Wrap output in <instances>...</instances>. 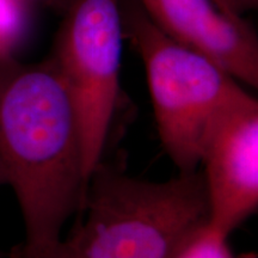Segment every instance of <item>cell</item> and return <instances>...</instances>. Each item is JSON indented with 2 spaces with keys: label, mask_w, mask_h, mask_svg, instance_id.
<instances>
[{
  "label": "cell",
  "mask_w": 258,
  "mask_h": 258,
  "mask_svg": "<svg viewBox=\"0 0 258 258\" xmlns=\"http://www.w3.org/2000/svg\"><path fill=\"white\" fill-rule=\"evenodd\" d=\"M0 166L24 222L25 239L15 250L55 246L88 179L76 109L49 57L24 63L0 56Z\"/></svg>",
  "instance_id": "obj_1"
},
{
  "label": "cell",
  "mask_w": 258,
  "mask_h": 258,
  "mask_svg": "<svg viewBox=\"0 0 258 258\" xmlns=\"http://www.w3.org/2000/svg\"><path fill=\"white\" fill-rule=\"evenodd\" d=\"M77 213L69 235L49 249L59 258H171L209 221L200 169L150 182L102 161Z\"/></svg>",
  "instance_id": "obj_2"
},
{
  "label": "cell",
  "mask_w": 258,
  "mask_h": 258,
  "mask_svg": "<svg viewBox=\"0 0 258 258\" xmlns=\"http://www.w3.org/2000/svg\"><path fill=\"white\" fill-rule=\"evenodd\" d=\"M123 37L143 59L161 146L178 173L200 169L215 118L249 95L219 64L166 36L138 0H121Z\"/></svg>",
  "instance_id": "obj_3"
},
{
  "label": "cell",
  "mask_w": 258,
  "mask_h": 258,
  "mask_svg": "<svg viewBox=\"0 0 258 258\" xmlns=\"http://www.w3.org/2000/svg\"><path fill=\"white\" fill-rule=\"evenodd\" d=\"M123 38L121 0H73L48 56L76 109L88 180L102 161L117 106Z\"/></svg>",
  "instance_id": "obj_4"
},
{
  "label": "cell",
  "mask_w": 258,
  "mask_h": 258,
  "mask_svg": "<svg viewBox=\"0 0 258 258\" xmlns=\"http://www.w3.org/2000/svg\"><path fill=\"white\" fill-rule=\"evenodd\" d=\"M209 222L231 234L258 207V102L247 95L215 118L200 160Z\"/></svg>",
  "instance_id": "obj_5"
},
{
  "label": "cell",
  "mask_w": 258,
  "mask_h": 258,
  "mask_svg": "<svg viewBox=\"0 0 258 258\" xmlns=\"http://www.w3.org/2000/svg\"><path fill=\"white\" fill-rule=\"evenodd\" d=\"M166 36L202 54L238 82L258 86V40L243 17L213 0H138Z\"/></svg>",
  "instance_id": "obj_6"
},
{
  "label": "cell",
  "mask_w": 258,
  "mask_h": 258,
  "mask_svg": "<svg viewBox=\"0 0 258 258\" xmlns=\"http://www.w3.org/2000/svg\"><path fill=\"white\" fill-rule=\"evenodd\" d=\"M228 235L208 221L194 232L171 258H235Z\"/></svg>",
  "instance_id": "obj_7"
},
{
  "label": "cell",
  "mask_w": 258,
  "mask_h": 258,
  "mask_svg": "<svg viewBox=\"0 0 258 258\" xmlns=\"http://www.w3.org/2000/svg\"><path fill=\"white\" fill-rule=\"evenodd\" d=\"M24 0H0V56L14 55L27 29Z\"/></svg>",
  "instance_id": "obj_8"
},
{
  "label": "cell",
  "mask_w": 258,
  "mask_h": 258,
  "mask_svg": "<svg viewBox=\"0 0 258 258\" xmlns=\"http://www.w3.org/2000/svg\"><path fill=\"white\" fill-rule=\"evenodd\" d=\"M213 2L222 12L234 17H243L245 12L256 9L258 5V0H213Z\"/></svg>",
  "instance_id": "obj_9"
},
{
  "label": "cell",
  "mask_w": 258,
  "mask_h": 258,
  "mask_svg": "<svg viewBox=\"0 0 258 258\" xmlns=\"http://www.w3.org/2000/svg\"><path fill=\"white\" fill-rule=\"evenodd\" d=\"M46 3L54 10V11L62 15L63 12L66 11V9L72 4L73 0H46Z\"/></svg>",
  "instance_id": "obj_10"
},
{
  "label": "cell",
  "mask_w": 258,
  "mask_h": 258,
  "mask_svg": "<svg viewBox=\"0 0 258 258\" xmlns=\"http://www.w3.org/2000/svg\"><path fill=\"white\" fill-rule=\"evenodd\" d=\"M6 185V179H5V175L4 172H3V169L2 166H0V185ZM0 258H4V252H2V250H0Z\"/></svg>",
  "instance_id": "obj_11"
}]
</instances>
